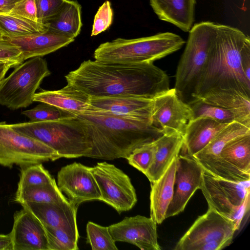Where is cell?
<instances>
[{
  "instance_id": "30bf717a",
  "label": "cell",
  "mask_w": 250,
  "mask_h": 250,
  "mask_svg": "<svg viewBox=\"0 0 250 250\" xmlns=\"http://www.w3.org/2000/svg\"><path fill=\"white\" fill-rule=\"evenodd\" d=\"M207 211L199 216L175 245V250H199L203 245L214 241L231 243L235 223L208 207Z\"/></svg>"
},
{
  "instance_id": "f1b7e54d",
  "label": "cell",
  "mask_w": 250,
  "mask_h": 250,
  "mask_svg": "<svg viewBox=\"0 0 250 250\" xmlns=\"http://www.w3.org/2000/svg\"><path fill=\"white\" fill-rule=\"evenodd\" d=\"M0 29L5 35L12 37L29 36L48 30L46 24L11 14L0 15Z\"/></svg>"
},
{
  "instance_id": "3957f363",
  "label": "cell",
  "mask_w": 250,
  "mask_h": 250,
  "mask_svg": "<svg viewBox=\"0 0 250 250\" xmlns=\"http://www.w3.org/2000/svg\"><path fill=\"white\" fill-rule=\"evenodd\" d=\"M76 117L92 143L88 157L126 159L136 148L154 141L162 135L149 119L125 118L90 110Z\"/></svg>"
},
{
  "instance_id": "ac0fdd59",
  "label": "cell",
  "mask_w": 250,
  "mask_h": 250,
  "mask_svg": "<svg viewBox=\"0 0 250 250\" xmlns=\"http://www.w3.org/2000/svg\"><path fill=\"white\" fill-rule=\"evenodd\" d=\"M5 36L19 49L24 61L34 57H42L68 45L75 40L48 29L43 33L29 36Z\"/></svg>"
},
{
  "instance_id": "7402d4cb",
  "label": "cell",
  "mask_w": 250,
  "mask_h": 250,
  "mask_svg": "<svg viewBox=\"0 0 250 250\" xmlns=\"http://www.w3.org/2000/svg\"><path fill=\"white\" fill-rule=\"evenodd\" d=\"M89 101V96L68 83L57 90H42L33 97L34 102L45 103L76 116L87 110Z\"/></svg>"
},
{
  "instance_id": "277c9868",
  "label": "cell",
  "mask_w": 250,
  "mask_h": 250,
  "mask_svg": "<svg viewBox=\"0 0 250 250\" xmlns=\"http://www.w3.org/2000/svg\"><path fill=\"white\" fill-rule=\"evenodd\" d=\"M185 43L181 36L169 32L132 39L119 38L101 43L93 57L108 63L153 62L178 51Z\"/></svg>"
},
{
  "instance_id": "d6a6232c",
  "label": "cell",
  "mask_w": 250,
  "mask_h": 250,
  "mask_svg": "<svg viewBox=\"0 0 250 250\" xmlns=\"http://www.w3.org/2000/svg\"><path fill=\"white\" fill-rule=\"evenodd\" d=\"M87 242L93 250H118L115 242L110 234L108 227H103L92 222L86 225Z\"/></svg>"
},
{
  "instance_id": "4316f807",
  "label": "cell",
  "mask_w": 250,
  "mask_h": 250,
  "mask_svg": "<svg viewBox=\"0 0 250 250\" xmlns=\"http://www.w3.org/2000/svg\"><path fill=\"white\" fill-rule=\"evenodd\" d=\"M192 114V119L206 117L223 124L236 121L250 127V121L234 111L208 103L199 98H195L188 104Z\"/></svg>"
},
{
  "instance_id": "f546056e",
  "label": "cell",
  "mask_w": 250,
  "mask_h": 250,
  "mask_svg": "<svg viewBox=\"0 0 250 250\" xmlns=\"http://www.w3.org/2000/svg\"><path fill=\"white\" fill-rule=\"evenodd\" d=\"M45 230L48 250H78V231L72 229L44 226Z\"/></svg>"
},
{
  "instance_id": "d6986e66",
  "label": "cell",
  "mask_w": 250,
  "mask_h": 250,
  "mask_svg": "<svg viewBox=\"0 0 250 250\" xmlns=\"http://www.w3.org/2000/svg\"><path fill=\"white\" fill-rule=\"evenodd\" d=\"M21 205L44 226L64 228L78 231L76 220L78 207L69 201L59 203L26 202Z\"/></svg>"
},
{
  "instance_id": "2e32d148",
  "label": "cell",
  "mask_w": 250,
  "mask_h": 250,
  "mask_svg": "<svg viewBox=\"0 0 250 250\" xmlns=\"http://www.w3.org/2000/svg\"><path fill=\"white\" fill-rule=\"evenodd\" d=\"M9 234L13 250H48L43 225L24 208L14 214L13 228Z\"/></svg>"
},
{
  "instance_id": "4dcf8cb0",
  "label": "cell",
  "mask_w": 250,
  "mask_h": 250,
  "mask_svg": "<svg viewBox=\"0 0 250 250\" xmlns=\"http://www.w3.org/2000/svg\"><path fill=\"white\" fill-rule=\"evenodd\" d=\"M20 180L17 190L31 186L54 184L55 180L42 163L21 167Z\"/></svg>"
},
{
  "instance_id": "1f68e13d",
  "label": "cell",
  "mask_w": 250,
  "mask_h": 250,
  "mask_svg": "<svg viewBox=\"0 0 250 250\" xmlns=\"http://www.w3.org/2000/svg\"><path fill=\"white\" fill-rule=\"evenodd\" d=\"M21 114L27 117L31 122L59 121L76 116L69 112L42 102L32 109L22 111Z\"/></svg>"
},
{
  "instance_id": "7c38bea8",
  "label": "cell",
  "mask_w": 250,
  "mask_h": 250,
  "mask_svg": "<svg viewBox=\"0 0 250 250\" xmlns=\"http://www.w3.org/2000/svg\"><path fill=\"white\" fill-rule=\"evenodd\" d=\"M192 119L189 106L179 98L174 88L153 99L150 122L162 134L177 133L183 136Z\"/></svg>"
},
{
  "instance_id": "484cf974",
  "label": "cell",
  "mask_w": 250,
  "mask_h": 250,
  "mask_svg": "<svg viewBox=\"0 0 250 250\" xmlns=\"http://www.w3.org/2000/svg\"><path fill=\"white\" fill-rule=\"evenodd\" d=\"M82 7L76 0H66L61 9L45 23L48 29L75 39L82 27Z\"/></svg>"
},
{
  "instance_id": "83f0119b",
  "label": "cell",
  "mask_w": 250,
  "mask_h": 250,
  "mask_svg": "<svg viewBox=\"0 0 250 250\" xmlns=\"http://www.w3.org/2000/svg\"><path fill=\"white\" fill-rule=\"evenodd\" d=\"M15 201L21 204L30 202L38 203H59L68 200L54 184L31 186L17 190Z\"/></svg>"
},
{
  "instance_id": "5bb4252c",
  "label": "cell",
  "mask_w": 250,
  "mask_h": 250,
  "mask_svg": "<svg viewBox=\"0 0 250 250\" xmlns=\"http://www.w3.org/2000/svg\"><path fill=\"white\" fill-rule=\"evenodd\" d=\"M57 186L68 197L69 202L78 207L82 203L101 200V194L90 167L74 162L59 171Z\"/></svg>"
},
{
  "instance_id": "4fadbf2b",
  "label": "cell",
  "mask_w": 250,
  "mask_h": 250,
  "mask_svg": "<svg viewBox=\"0 0 250 250\" xmlns=\"http://www.w3.org/2000/svg\"><path fill=\"white\" fill-rule=\"evenodd\" d=\"M204 170L192 156L179 154L177 158L174 193L166 218L182 212L195 192L200 189Z\"/></svg>"
},
{
  "instance_id": "9a60e30c",
  "label": "cell",
  "mask_w": 250,
  "mask_h": 250,
  "mask_svg": "<svg viewBox=\"0 0 250 250\" xmlns=\"http://www.w3.org/2000/svg\"><path fill=\"white\" fill-rule=\"evenodd\" d=\"M113 239L133 244L142 250H161L158 242L157 224L141 215L126 217L108 227Z\"/></svg>"
},
{
  "instance_id": "b9f144b4",
  "label": "cell",
  "mask_w": 250,
  "mask_h": 250,
  "mask_svg": "<svg viewBox=\"0 0 250 250\" xmlns=\"http://www.w3.org/2000/svg\"><path fill=\"white\" fill-rule=\"evenodd\" d=\"M16 67L14 64L8 62H0V83L5 78L9 69L11 67Z\"/></svg>"
},
{
  "instance_id": "8fae6325",
  "label": "cell",
  "mask_w": 250,
  "mask_h": 250,
  "mask_svg": "<svg viewBox=\"0 0 250 250\" xmlns=\"http://www.w3.org/2000/svg\"><path fill=\"white\" fill-rule=\"evenodd\" d=\"M90 170L97 182L101 200L121 213L131 209L137 198L129 177L114 165L98 163Z\"/></svg>"
},
{
  "instance_id": "d4e9b609",
  "label": "cell",
  "mask_w": 250,
  "mask_h": 250,
  "mask_svg": "<svg viewBox=\"0 0 250 250\" xmlns=\"http://www.w3.org/2000/svg\"><path fill=\"white\" fill-rule=\"evenodd\" d=\"M248 134H250V127L238 122H233L223 128L208 145L192 157L204 170L217 158L228 143Z\"/></svg>"
},
{
  "instance_id": "ee69618b",
  "label": "cell",
  "mask_w": 250,
  "mask_h": 250,
  "mask_svg": "<svg viewBox=\"0 0 250 250\" xmlns=\"http://www.w3.org/2000/svg\"></svg>"
},
{
  "instance_id": "d590c367",
  "label": "cell",
  "mask_w": 250,
  "mask_h": 250,
  "mask_svg": "<svg viewBox=\"0 0 250 250\" xmlns=\"http://www.w3.org/2000/svg\"><path fill=\"white\" fill-rule=\"evenodd\" d=\"M66 0H35L37 22L45 24L61 9Z\"/></svg>"
},
{
  "instance_id": "44dd1931",
  "label": "cell",
  "mask_w": 250,
  "mask_h": 250,
  "mask_svg": "<svg viewBox=\"0 0 250 250\" xmlns=\"http://www.w3.org/2000/svg\"><path fill=\"white\" fill-rule=\"evenodd\" d=\"M177 158L157 180L151 183L150 218L157 224L166 219L167 211L173 198Z\"/></svg>"
},
{
  "instance_id": "ba28073f",
  "label": "cell",
  "mask_w": 250,
  "mask_h": 250,
  "mask_svg": "<svg viewBox=\"0 0 250 250\" xmlns=\"http://www.w3.org/2000/svg\"><path fill=\"white\" fill-rule=\"evenodd\" d=\"M200 189L208 207L233 220L239 229L250 209V181L231 182L216 178L204 171Z\"/></svg>"
},
{
  "instance_id": "8992f818",
  "label": "cell",
  "mask_w": 250,
  "mask_h": 250,
  "mask_svg": "<svg viewBox=\"0 0 250 250\" xmlns=\"http://www.w3.org/2000/svg\"><path fill=\"white\" fill-rule=\"evenodd\" d=\"M216 32V23H195L189 31L183 53L177 66L174 89L179 98L188 104L194 99L195 89L205 67Z\"/></svg>"
},
{
  "instance_id": "6da1fadb",
  "label": "cell",
  "mask_w": 250,
  "mask_h": 250,
  "mask_svg": "<svg viewBox=\"0 0 250 250\" xmlns=\"http://www.w3.org/2000/svg\"><path fill=\"white\" fill-rule=\"evenodd\" d=\"M250 38L240 30L216 23V32L205 67L196 86L194 99L227 109L250 100V81L241 64L242 47Z\"/></svg>"
},
{
  "instance_id": "f35d334b",
  "label": "cell",
  "mask_w": 250,
  "mask_h": 250,
  "mask_svg": "<svg viewBox=\"0 0 250 250\" xmlns=\"http://www.w3.org/2000/svg\"><path fill=\"white\" fill-rule=\"evenodd\" d=\"M242 70L247 79L250 81V38L245 42L240 54Z\"/></svg>"
},
{
  "instance_id": "5b68a950",
  "label": "cell",
  "mask_w": 250,
  "mask_h": 250,
  "mask_svg": "<svg viewBox=\"0 0 250 250\" xmlns=\"http://www.w3.org/2000/svg\"><path fill=\"white\" fill-rule=\"evenodd\" d=\"M10 125L52 148L61 158L88 157L92 150L90 139L76 116L59 121H29Z\"/></svg>"
},
{
  "instance_id": "836d02e7",
  "label": "cell",
  "mask_w": 250,
  "mask_h": 250,
  "mask_svg": "<svg viewBox=\"0 0 250 250\" xmlns=\"http://www.w3.org/2000/svg\"><path fill=\"white\" fill-rule=\"evenodd\" d=\"M155 150L153 141L136 148L126 159L129 165L145 174L153 163Z\"/></svg>"
},
{
  "instance_id": "60d3db41",
  "label": "cell",
  "mask_w": 250,
  "mask_h": 250,
  "mask_svg": "<svg viewBox=\"0 0 250 250\" xmlns=\"http://www.w3.org/2000/svg\"><path fill=\"white\" fill-rule=\"evenodd\" d=\"M15 4L7 0H0V15L10 14Z\"/></svg>"
},
{
  "instance_id": "cb8c5ba5",
  "label": "cell",
  "mask_w": 250,
  "mask_h": 250,
  "mask_svg": "<svg viewBox=\"0 0 250 250\" xmlns=\"http://www.w3.org/2000/svg\"><path fill=\"white\" fill-rule=\"evenodd\" d=\"M156 150L154 160L145 174L151 182L157 180L178 157L183 145V136L177 133L162 134L154 141Z\"/></svg>"
},
{
  "instance_id": "52a82bcc",
  "label": "cell",
  "mask_w": 250,
  "mask_h": 250,
  "mask_svg": "<svg viewBox=\"0 0 250 250\" xmlns=\"http://www.w3.org/2000/svg\"><path fill=\"white\" fill-rule=\"evenodd\" d=\"M50 74L41 57L23 62L0 83V105L13 110L29 106L43 80Z\"/></svg>"
},
{
  "instance_id": "8d00e7d4",
  "label": "cell",
  "mask_w": 250,
  "mask_h": 250,
  "mask_svg": "<svg viewBox=\"0 0 250 250\" xmlns=\"http://www.w3.org/2000/svg\"><path fill=\"white\" fill-rule=\"evenodd\" d=\"M23 62L21 51L7 40L0 29V62L11 63L17 66Z\"/></svg>"
},
{
  "instance_id": "7a4b0ae2",
  "label": "cell",
  "mask_w": 250,
  "mask_h": 250,
  "mask_svg": "<svg viewBox=\"0 0 250 250\" xmlns=\"http://www.w3.org/2000/svg\"><path fill=\"white\" fill-rule=\"evenodd\" d=\"M65 78L68 84L90 98L153 99L170 89L168 76L153 62L108 63L89 60Z\"/></svg>"
},
{
  "instance_id": "7bdbcfd3",
  "label": "cell",
  "mask_w": 250,
  "mask_h": 250,
  "mask_svg": "<svg viewBox=\"0 0 250 250\" xmlns=\"http://www.w3.org/2000/svg\"><path fill=\"white\" fill-rule=\"evenodd\" d=\"M7 0L10 1L11 2H12L14 4H16L21 0Z\"/></svg>"
},
{
  "instance_id": "9c48e42d",
  "label": "cell",
  "mask_w": 250,
  "mask_h": 250,
  "mask_svg": "<svg viewBox=\"0 0 250 250\" xmlns=\"http://www.w3.org/2000/svg\"><path fill=\"white\" fill-rule=\"evenodd\" d=\"M58 153L43 143L13 129L10 124L0 122V165L12 167L55 161Z\"/></svg>"
},
{
  "instance_id": "ffe728a7",
  "label": "cell",
  "mask_w": 250,
  "mask_h": 250,
  "mask_svg": "<svg viewBox=\"0 0 250 250\" xmlns=\"http://www.w3.org/2000/svg\"><path fill=\"white\" fill-rule=\"evenodd\" d=\"M158 18L189 32L194 21L196 0H149Z\"/></svg>"
},
{
  "instance_id": "e0dca14e",
  "label": "cell",
  "mask_w": 250,
  "mask_h": 250,
  "mask_svg": "<svg viewBox=\"0 0 250 250\" xmlns=\"http://www.w3.org/2000/svg\"><path fill=\"white\" fill-rule=\"evenodd\" d=\"M153 100L133 97L90 98L87 110L125 118L150 120Z\"/></svg>"
},
{
  "instance_id": "e575fe53",
  "label": "cell",
  "mask_w": 250,
  "mask_h": 250,
  "mask_svg": "<svg viewBox=\"0 0 250 250\" xmlns=\"http://www.w3.org/2000/svg\"><path fill=\"white\" fill-rule=\"evenodd\" d=\"M113 18L111 3L106 0L99 7L95 15L91 36L98 35L107 30L111 25Z\"/></svg>"
},
{
  "instance_id": "ab89813d",
  "label": "cell",
  "mask_w": 250,
  "mask_h": 250,
  "mask_svg": "<svg viewBox=\"0 0 250 250\" xmlns=\"http://www.w3.org/2000/svg\"><path fill=\"white\" fill-rule=\"evenodd\" d=\"M0 250H13L10 234H0Z\"/></svg>"
},
{
  "instance_id": "603a6c76",
  "label": "cell",
  "mask_w": 250,
  "mask_h": 250,
  "mask_svg": "<svg viewBox=\"0 0 250 250\" xmlns=\"http://www.w3.org/2000/svg\"><path fill=\"white\" fill-rule=\"evenodd\" d=\"M227 125L206 117L190 120L183 136L185 154L192 156L201 150Z\"/></svg>"
},
{
  "instance_id": "74e56055",
  "label": "cell",
  "mask_w": 250,
  "mask_h": 250,
  "mask_svg": "<svg viewBox=\"0 0 250 250\" xmlns=\"http://www.w3.org/2000/svg\"><path fill=\"white\" fill-rule=\"evenodd\" d=\"M37 21L35 0H21L16 3L10 13Z\"/></svg>"
}]
</instances>
